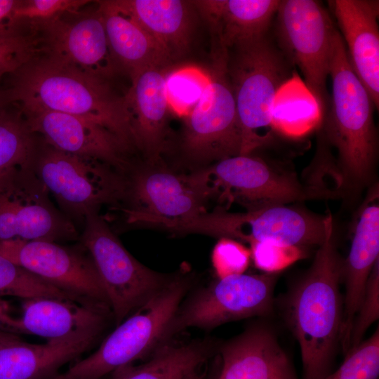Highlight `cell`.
<instances>
[{
	"label": "cell",
	"mask_w": 379,
	"mask_h": 379,
	"mask_svg": "<svg viewBox=\"0 0 379 379\" xmlns=\"http://www.w3.org/2000/svg\"><path fill=\"white\" fill-rule=\"evenodd\" d=\"M329 76L332 94L317 132L329 149L337 152L326 184L331 181V190L338 197L355 195L374 178L378 156L373 119L376 108L351 67L337 27L332 38Z\"/></svg>",
	"instance_id": "cell-1"
},
{
	"label": "cell",
	"mask_w": 379,
	"mask_h": 379,
	"mask_svg": "<svg viewBox=\"0 0 379 379\" xmlns=\"http://www.w3.org/2000/svg\"><path fill=\"white\" fill-rule=\"evenodd\" d=\"M326 216L325 240L287 300V320L300 345L302 379H323L331 372L342 326L343 260L335 245L332 215Z\"/></svg>",
	"instance_id": "cell-2"
},
{
	"label": "cell",
	"mask_w": 379,
	"mask_h": 379,
	"mask_svg": "<svg viewBox=\"0 0 379 379\" xmlns=\"http://www.w3.org/2000/svg\"><path fill=\"white\" fill-rule=\"evenodd\" d=\"M13 76L7 100L20 111L48 110L98 124L135 146L124 96L107 81L56 62L40 54Z\"/></svg>",
	"instance_id": "cell-3"
},
{
	"label": "cell",
	"mask_w": 379,
	"mask_h": 379,
	"mask_svg": "<svg viewBox=\"0 0 379 379\" xmlns=\"http://www.w3.org/2000/svg\"><path fill=\"white\" fill-rule=\"evenodd\" d=\"M294 66L277 44L270 29L229 51L227 72L241 130L240 154L270 143L275 131V102L293 75Z\"/></svg>",
	"instance_id": "cell-4"
},
{
	"label": "cell",
	"mask_w": 379,
	"mask_h": 379,
	"mask_svg": "<svg viewBox=\"0 0 379 379\" xmlns=\"http://www.w3.org/2000/svg\"><path fill=\"white\" fill-rule=\"evenodd\" d=\"M206 201L246 210L287 205L295 201L333 199L317 187L301 182L294 171L252 153L228 157L187 175Z\"/></svg>",
	"instance_id": "cell-5"
},
{
	"label": "cell",
	"mask_w": 379,
	"mask_h": 379,
	"mask_svg": "<svg viewBox=\"0 0 379 379\" xmlns=\"http://www.w3.org/2000/svg\"><path fill=\"white\" fill-rule=\"evenodd\" d=\"M190 288V278L174 275L160 292L117 325L97 350L51 379H102L152 354L165 343L167 328Z\"/></svg>",
	"instance_id": "cell-6"
},
{
	"label": "cell",
	"mask_w": 379,
	"mask_h": 379,
	"mask_svg": "<svg viewBox=\"0 0 379 379\" xmlns=\"http://www.w3.org/2000/svg\"><path fill=\"white\" fill-rule=\"evenodd\" d=\"M336 25L317 1L281 0L271 27L279 48L300 70L319 109V122L326 113L333 34Z\"/></svg>",
	"instance_id": "cell-7"
},
{
	"label": "cell",
	"mask_w": 379,
	"mask_h": 379,
	"mask_svg": "<svg viewBox=\"0 0 379 379\" xmlns=\"http://www.w3.org/2000/svg\"><path fill=\"white\" fill-rule=\"evenodd\" d=\"M34 170L69 216L84 220L100 206L126 198L128 178L102 161L55 149H39Z\"/></svg>",
	"instance_id": "cell-8"
},
{
	"label": "cell",
	"mask_w": 379,
	"mask_h": 379,
	"mask_svg": "<svg viewBox=\"0 0 379 379\" xmlns=\"http://www.w3.org/2000/svg\"><path fill=\"white\" fill-rule=\"evenodd\" d=\"M81 244L90 255L107 296L116 325L142 307L173 279L137 260L98 212L84 219Z\"/></svg>",
	"instance_id": "cell-9"
},
{
	"label": "cell",
	"mask_w": 379,
	"mask_h": 379,
	"mask_svg": "<svg viewBox=\"0 0 379 379\" xmlns=\"http://www.w3.org/2000/svg\"><path fill=\"white\" fill-rule=\"evenodd\" d=\"M170 231L230 238L248 244L267 241L305 248L323 244L326 217L287 205L240 213L217 209L206 211Z\"/></svg>",
	"instance_id": "cell-10"
},
{
	"label": "cell",
	"mask_w": 379,
	"mask_h": 379,
	"mask_svg": "<svg viewBox=\"0 0 379 379\" xmlns=\"http://www.w3.org/2000/svg\"><path fill=\"white\" fill-rule=\"evenodd\" d=\"M275 273L241 274L218 279L182 301L165 335V343L189 328L211 330L223 324L263 316L272 307Z\"/></svg>",
	"instance_id": "cell-11"
},
{
	"label": "cell",
	"mask_w": 379,
	"mask_h": 379,
	"mask_svg": "<svg viewBox=\"0 0 379 379\" xmlns=\"http://www.w3.org/2000/svg\"><path fill=\"white\" fill-rule=\"evenodd\" d=\"M227 65L213 62L209 83L186 115L182 147L195 162H216L241 153V130Z\"/></svg>",
	"instance_id": "cell-12"
},
{
	"label": "cell",
	"mask_w": 379,
	"mask_h": 379,
	"mask_svg": "<svg viewBox=\"0 0 379 379\" xmlns=\"http://www.w3.org/2000/svg\"><path fill=\"white\" fill-rule=\"evenodd\" d=\"M0 255L79 302L110 309L102 284L90 256L45 240L0 241Z\"/></svg>",
	"instance_id": "cell-13"
},
{
	"label": "cell",
	"mask_w": 379,
	"mask_h": 379,
	"mask_svg": "<svg viewBox=\"0 0 379 379\" xmlns=\"http://www.w3.org/2000/svg\"><path fill=\"white\" fill-rule=\"evenodd\" d=\"M76 237L75 227L55 208L34 166L18 173L0 187V241L56 242Z\"/></svg>",
	"instance_id": "cell-14"
},
{
	"label": "cell",
	"mask_w": 379,
	"mask_h": 379,
	"mask_svg": "<svg viewBox=\"0 0 379 379\" xmlns=\"http://www.w3.org/2000/svg\"><path fill=\"white\" fill-rule=\"evenodd\" d=\"M149 164L128 178L130 207L123 208L131 223H149L170 230L206 211V199L187 175Z\"/></svg>",
	"instance_id": "cell-15"
},
{
	"label": "cell",
	"mask_w": 379,
	"mask_h": 379,
	"mask_svg": "<svg viewBox=\"0 0 379 379\" xmlns=\"http://www.w3.org/2000/svg\"><path fill=\"white\" fill-rule=\"evenodd\" d=\"M65 13L33 24L38 31L41 55L60 64L107 80L119 69L108 45L100 13L71 19Z\"/></svg>",
	"instance_id": "cell-16"
},
{
	"label": "cell",
	"mask_w": 379,
	"mask_h": 379,
	"mask_svg": "<svg viewBox=\"0 0 379 379\" xmlns=\"http://www.w3.org/2000/svg\"><path fill=\"white\" fill-rule=\"evenodd\" d=\"M20 112L30 130L41 135L49 146L102 161L124 173L128 169L126 154L131 147L105 127L81 117L58 112Z\"/></svg>",
	"instance_id": "cell-17"
},
{
	"label": "cell",
	"mask_w": 379,
	"mask_h": 379,
	"mask_svg": "<svg viewBox=\"0 0 379 379\" xmlns=\"http://www.w3.org/2000/svg\"><path fill=\"white\" fill-rule=\"evenodd\" d=\"M18 316H11L0 305V329L12 334L25 333L59 340L74 333L103 330L109 309L53 298L22 299Z\"/></svg>",
	"instance_id": "cell-18"
},
{
	"label": "cell",
	"mask_w": 379,
	"mask_h": 379,
	"mask_svg": "<svg viewBox=\"0 0 379 379\" xmlns=\"http://www.w3.org/2000/svg\"><path fill=\"white\" fill-rule=\"evenodd\" d=\"M328 4L349 60L375 108L379 106V1L334 0Z\"/></svg>",
	"instance_id": "cell-19"
},
{
	"label": "cell",
	"mask_w": 379,
	"mask_h": 379,
	"mask_svg": "<svg viewBox=\"0 0 379 379\" xmlns=\"http://www.w3.org/2000/svg\"><path fill=\"white\" fill-rule=\"evenodd\" d=\"M152 67L133 74L124 95L135 147L141 150L148 164H157L164 151L171 111L166 92V72Z\"/></svg>",
	"instance_id": "cell-20"
},
{
	"label": "cell",
	"mask_w": 379,
	"mask_h": 379,
	"mask_svg": "<svg viewBox=\"0 0 379 379\" xmlns=\"http://www.w3.org/2000/svg\"><path fill=\"white\" fill-rule=\"evenodd\" d=\"M378 189L368 192L359 210L349 254L343 261L345 284L339 342L345 354L349 350L352 327L367 279L379 260Z\"/></svg>",
	"instance_id": "cell-21"
},
{
	"label": "cell",
	"mask_w": 379,
	"mask_h": 379,
	"mask_svg": "<svg viewBox=\"0 0 379 379\" xmlns=\"http://www.w3.org/2000/svg\"><path fill=\"white\" fill-rule=\"evenodd\" d=\"M102 331H81L40 345L8 333L0 338V379H51L65 364L88 350Z\"/></svg>",
	"instance_id": "cell-22"
},
{
	"label": "cell",
	"mask_w": 379,
	"mask_h": 379,
	"mask_svg": "<svg viewBox=\"0 0 379 379\" xmlns=\"http://www.w3.org/2000/svg\"><path fill=\"white\" fill-rule=\"evenodd\" d=\"M192 1L211 32L213 58L227 57L234 47L266 34L280 3V0Z\"/></svg>",
	"instance_id": "cell-23"
},
{
	"label": "cell",
	"mask_w": 379,
	"mask_h": 379,
	"mask_svg": "<svg viewBox=\"0 0 379 379\" xmlns=\"http://www.w3.org/2000/svg\"><path fill=\"white\" fill-rule=\"evenodd\" d=\"M222 368L218 379H298L276 335L253 325L218 345Z\"/></svg>",
	"instance_id": "cell-24"
},
{
	"label": "cell",
	"mask_w": 379,
	"mask_h": 379,
	"mask_svg": "<svg viewBox=\"0 0 379 379\" xmlns=\"http://www.w3.org/2000/svg\"><path fill=\"white\" fill-rule=\"evenodd\" d=\"M100 13L114 60L132 77L152 67H164L170 59L121 0L99 1Z\"/></svg>",
	"instance_id": "cell-25"
},
{
	"label": "cell",
	"mask_w": 379,
	"mask_h": 379,
	"mask_svg": "<svg viewBox=\"0 0 379 379\" xmlns=\"http://www.w3.org/2000/svg\"><path fill=\"white\" fill-rule=\"evenodd\" d=\"M149 32L170 60L187 51L193 27L192 1L121 0Z\"/></svg>",
	"instance_id": "cell-26"
},
{
	"label": "cell",
	"mask_w": 379,
	"mask_h": 379,
	"mask_svg": "<svg viewBox=\"0 0 379 379\" xmlns=\"http://www.w3.org/2000/svg\"><path fill=\"white\" fill-rule=\"evenodd\" d=\"M217 345L206 338L182 345L167 343L145 364L119 367L110 373L109 379H183L212 356Z\"/></svg>",
	"instance_id": "cell-27"
},
{
	"label": "cell",
	"mask_w": 379,
	"mask_h": 379,
	"mask_svg": "<svg viewBox=\"0 0 379 379\" xmlns=\"http://www.w3.org/2000/svg\"><path fill=\"white\" fill-rule=\"evenodd\" d=\"M34 135L20 112L0 109V187L34 166L39 151Z\"/></svg>",
	"instance_id": "cell-28"
},
{
	"label": "cell",
	"mask_w": 379,
	"mask_h": 379,
	"mask_svg": "<svg viewBox=\"0 0 379 379\" xmlns=\"http://www.w3.org/2000/svg\"><path fill=\"white\" fill-rule=\"evenodd\" d=\"M41 53L39 33L33 25L0 27V78L13 74Z\"/></svg>",
	"instance_id": "cell-29"
},
{
	"label": "cell",
	"mask_w": 379,
	"mask_h": 379,
	"mask_svg": "<svg viewBox=\"0 0 379 379\" xmlns=\"http://www.w3.org/2000/svg\"><path fill=\"white\" fill-rule=\"evenodd\" d=\"M53 298L78 301L0 255V297Z\"/></svg>",
	"instance_id": "cell-30"
},
{
	"label": "cell",
	"mask_w": 379,
	"mask_h": 379,
	"mask_svg": "<svg viewBox=\"0 0 379 379\" xmlns=\"http://www.w3.org/2000/svg\"><path fill=\"white\" fill-rule=\"evenodd\" d=\"M210 74L194 67L173 70L166 76V92L171 111L186 116L200 100Z\"/></svg>",
	"instance_id": "cell-31"
},
{
	"label": "cell",
	"mask_w": 379,
	"mask_h": 379,
	"mask_svg": "<svg viewBox=\"0 0 379 379\" xmlns=\"http://www.w3.org/2000/svg\"><path fill=\"white\" fill-rule=\"evenodd\" d=\"M379 330L345 354L342 364L323 379H378Z\"/></svg>",
	"instance_id": "cell-32"
},
{
	"label": "cell",
	"mask_w": 379,
	"mask_h": 379,
	"mask_svg": "<svg viewBox=\"0 0 379 379\" xmlns=\"http://www.w3.org/2000/svg\"><path fill=\"white\" fill-rule=\"evenodd\" d=\"M90 1L86 0H27L18 1L9 24H36L65 13H78Z\"/></svg>",
	"instance_id": "cell-33"
},
{
	"label": "cell",
	"mask_w": 379,
	"mask_h": 379,
	"mask_svg": "<svg viewBox=\"0 0 379 379\" xmlns=\"http://www.w3.org/2000/svg\"><path fill=\"white\" fill-rule=\"evenodd\" d=\"M379 317V260L377 261L367 279L364 293L354 319L349 350L361 341L367 329ZM348 350V351H349Z\"/></svg>",
	"instance_id": "cell-34"
},
{
	"label": "cell",
	"mask_w": 379,
	"mask_h": 379,
	"mask_svg": "<svg viewBox=\"0 0 379 379\" xmlns=\"http://www.w3.org/2000/svg\"><path fill=\"white\" fill-rule=\"evenodd\" d=\"M249 245L254 265L265 273H276L305 257L304 248L296 246L267 241Z\"/></svg>",
	"instance_id": "cell-35"
},
{
	"label": "cell",
	"mask_w": 379,
	"mask_h": 379,
	"mask_svg": "<svg viewBox=\"0 0 379 379\" xmlns=\"http://www.w3.org/2000/svg\"><path fill=\"white\" fill-rule=\"evenodd\" d=\"M250 249L241 242L222 237L214 246L211 263L218 279L244 274L251 260Z\"/></svg>",
	"instance_id": "cell-36"
},
{
	"label": "cell",
	"mask_w": 379,
	"mask_h": 379,
	"mask_svg": "<svg viewBox=\"0 0 379 379\" xmlns=\"http://www.w3.org/2000/svg\"><path fill=\"white\" fill-rule=\"evenodd\" d=\"M18 3V0H0V27L10 25L11 15Z\"/></svg>",
	"instance_id": "cell-37"
},
{
	"label": "cell",
	"mask_w": 379,
	"mask_h": 379,
	"mask_svg": "<svg viewBox=\"0 0 379 379\" xmlns=\"http://www.w3.org/2000/svg\"><path fill=\"white\" fill-rule=\"evenodd\" d=\"M198 369L199 368L193 371L187 375H186L183 379H204L205 373H201V371H198Z\"/></svg>",
	"instance_id": "cell-38"
},
{
	"label": "cell",
	"mask_w": 379,
	"mask_h": 379,
	"mask_svg": "<svg viewBox=\"0 0 379 379\" xmlns=\"http://www.w3.org/2000/svg\"><path fill=\"white\" fill-rule=\"evenodd\" d=\"M8 333H9L5 332V331L0 329V338L5 336Z\"/></svg>",
	"instance_id": "cell-39"
}]
</instances>
